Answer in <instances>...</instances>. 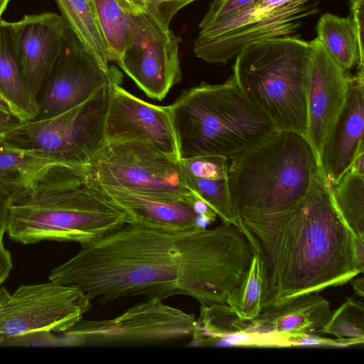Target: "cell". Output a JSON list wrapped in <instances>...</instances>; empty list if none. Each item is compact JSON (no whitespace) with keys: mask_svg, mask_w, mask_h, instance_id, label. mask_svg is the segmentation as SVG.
I'll list each match as a JSON object with an SVG mask.
<instances>
[{"mask_svg":"<svg viewBox=\"0 0 364 364\" xmlns=\"http://www.w3.org/2000/svg\"><path fill=\"white\" fill-rule=\"evenodd\" d=\"M254 253L247 235L231 223L170 231L129 222L81 245L49 279L103 304L125 296L185 295L200 306H228L235 312Z\"/></svg>","mask_w":364,"mask_h":364,"instance_id":"1","label":"cell"},{"mask_svg":"<svg viewBox=\"0 0 364 364\" xmlns=\"http://www.w3.org/2000/svg\"><path fill=\"white\" fill-rule=\"evenodd\" d=\"M332 190L322 173L296 205L240 219L242 231L256 240L266 264L262 309L343 285L363 273L354 257L353 234L336 207Z\"/></svg>","mask_w":364,"mask_h":364,"instance_id":"2","label":"cell"},{"mask_svg":"<svg viewBox=\"0 0 364 364\" xmlns=\"http://www.w3.org/2000/svg\"><path fill=\"white\" fill-rule=\"evenodd\" d=\"M8 192L6 232L25 245L42 240L83 245L131 221L90 187L86 166L51 164Z\"/></svg>","mask_w":364,"mask_h":364,"instance_id":"3","label":"cell"},{"mask_svg":"<svg viewBox=\"0 0 364 364\" xmlns=\"http://www.w3.org/2000/svg\"><path fill=\"white\" fill-rule=\"evenodd\" d=\"M322 173L318 154L305 136L274 131L228 166V191L239 221L296 205Z\"/></svg>","mask_w":364,"mask_h":364,"instance_id":"4","label":"cell"},{"mask_svg":"<svg viewBox=\"0 0 364 364\" xmlns=\"http://www.w3.org/2000/svg\"><path fill=\"white\" fill-rule=\"evenodd\" d=\"M179 159H232L276 131L242 92L232 74L221 84L201 82L169 105Z\"/></svg>","mask_w":364,"mask_h":364,"instance_id":"5","label":"cell"},{"mask_svg":"<svg viewBox=\"0 0 364 364\" xmlns=\"http://www.w3.org/2000/svg\"><path fill=\"white\" fill-rule=\"evenodd\" d=\"M309 63V41L294 36L267 38L246 46L236 56L232 74L277 130L305 136Z\"/></svg>","mask_w":364,"mask_h":364,"instance_id":"6","label":"cell"},{"mask_svg":"<svg viewBox=\"0 0 364 364\" xmlns=\"http://www.w3.org/2000/svg\"><path fill=\"white\" fill-rule=\"evenodd\" d=\"M109 85L60 114L26 120L7 132L9 146L70 166H86L106 144Z\"/></svg>","mask_w":364,"mask_h":364,"instance_id":"7","label":"cell"},{"mask_svg":"<svg viewBox=\"0 0 364 364\" xmlns=\"http://www.w3.org/2000/svg\"><path fill=\"white\" fill-rule=\"evenodd\" d=\"M90 181L127 191L178 198L197 196L180 161L141 141L106 143L86 166Z\"/></svg>","mask_w":364,"mask_h":364,"instance_id":"8","label":"cell"},{"mask_svg":"<svg viewBox=\"0 0 364 364\" xmlns=\"http://www.w3.org/2000/svg\"><path fill=\"white\" fill-rule=\"evenodd\" d=\"M193 314L171 307L159 298H148L120 316L105 320L82 318L63 332L67 346H130L152 345L193 336Z\"/></svg>","mask_w":364,"mask_h":364,"instance_id":"9","label":"cell"},{"mask_svg":"<svg viewBox=\"0 0 364 364\" xmlns=\"http://www.w3.org/2000/svg\"><path fill=\"white\" fill-rule=\"evenodd\" d=\"M91 302L80 289L53 281L21 285L0 306V336L63 333L83 318Z\"/></svg>","mask_w":364,"mask_h":364,"instance_id":"10","label":"cell"},{"mask_svg":"<svg viewBox=\"0 0 364 364\" xmlns=\"http://www.w3.org/2000/svg\"><path fill=\"white\" fill-rule=\"evenodd\" d=\"M181 42L145 11H134L124 51L117 63L148 97L161 101L181 78Z\"/></svg>","mask_w":364,"mask_h":364,"instance_id":"11","label":"cell"},{"mask_svg":"<svg viewBox=\"0 0 364 364\" xmlns=\"http://www.w3.org/2000/svg\"><path fill=\"white\" fill-rule=\"evenodd\" d=\"M122 77L113 65L109 70L103 69L66 26L60 52L38 93L35 118L53 117L75 107L102 87L120 84Z\"/></svg>","mask_w":364,"mask_h":364,"instance_id":"12","label":"cell"},{"mask_svg":"<svg viewBox=\"0 0 364 364\" xmlns=\"http://www.w3.org/2000/svg\"><path fill=\"white\" fill-rule=\"evenodd\" d=\"M105 137L106 143L144 141L180 161L170 107L146 102L125 90L120 84L109 85Z\"/></svg>","mask_w":364,"mask_h":364,"instance_id":"13","label":"cell"},{"mask_svg":"<svg viewBox=\"0 0 364 364\" xmlns=\"http://www.w3.org/2000/svg\"><path fill=\"white\" fill-rule=\"evenodd\" d=\"M310 63L305 136L320 158L325 139L346 100L349 74L316 38L309 41Z\"/></svg>","mask_w":364,"mask_h":364,"instance_id":"14","label":"cell"},{"mask_svg":"<svg viewBox=\"0 0 364 364\" xmlns=\"http://www.w3.org/2000/svg\"><path fill=\"white\" fill-rule=\"evenodd\" d=\"M65 31L62 17L55 13L25 15L13 22L19 70L36 103L41 85L60 52Z\"/></svg>","mask_w":364,"mask_h":364,"instance_id":"15","label":"cell"},{"mask_svg":"<svg viewBox=\"0 0 364 364\" xmlns=\"http://www.w3.org/2000/svg\"><path fill=\"white\" fill-rule=\"evenodd\" d=\"M318 293L298 296L278 306L263 308L246 331L258 346L288 347L300 336L315 334L331 315L330 304Z\"/></svg>","mask_w":364,"mask_h":364,"instance_id":"16","label":"cell"},{"mask_svg":"<svg viewBox=\"0 0 364 364\" xmlns=\"http://www.w3.org/2000/svg\"><path fill=\"white\" fill-rule=\"evenodd\" d=\"M364 68L349 75L343 106L323 143L320 161L323 175L334 186L364 150Z\"/></svg>","mask_w":364,"mask_h":364,"instance_id":"17","label":"cell"},{"mask_svg":"<svg viewBox=\"0 0 364 364\" xmlns=\"http://www.w3.org/2000/svg\"><path fill=\"white\" fill-rule=\"evenodd\" d=\"M89 185L102 197L123 210L133 222L144 226L170 231L200 229L191 198L161 197L105 186L87 178Z\"/></svg>","mask_w":364,"mask_h":364,"instance_id":"18","label":"cell"},{"mask_svg":"<svg viewBox=\"0 0 364 364\" xmlns=\"http://www.w3.org/2000/svg\"><path fill=\"white\" fill-rule=\"evenodd\" d=\"M318 11H308L249 22L211 36H198L193 43L196 56L210 63H225L235 58L247 45L267 38L291 36L304 19Z\"/></svg>","mask_w":364,"mask_h":364,"instance_id":"19","label":"cell"},{"mask_svg":"<svg viewBox=\"0 0 364 364\" xmlns=\"http://www.w3.org/2000/svg\"><path fill=\"white\" fill-rule=\"evenodd\" d=\"M316 31L317 38L344 70L348 72L355 66L364 68V42L351 15L341 17L325 13Z\"/></svg>","mask_w":364,"mask_h":364,"instance_id":"20","label":"cell"},{"mask_svg":"<svg viewBox=\"0 0 364 364\" xmlns=\"http://www.w3.org/2000/svg\"><path fill=\"white\" fill-rule=\"evenodd\" d=\"M66 26L105 70L111 65L93 0H55Z\"/></svg>","mask_w":364,"mask_h":364,"instance_id":"21","label":"cell"},{"mask_svg":"<svg viewBox=\"0 0 364 364\" xmlns=\"http://www.w3.org/2000/svg\"><path fill=\"white\" fill-rule=\"evenodd\" d=\"M0 91L21 112L26 120L37 115V105L26 87L19 70L13 22L0 20Z\"/></svg>","mask_w":364,"mask_h":364,"instance_id":"22","label":"cell"},{"mask_svg":"<svg viewBox=\"0 0 364 364\" xmlns=\"http://www.w3.org/2000/svg\"><path fill=\"white\" fill-rule=\"evenodd\" d=\"M109 62L122 58L129 35L130 14L138 11L126 0H93Z\"/></svg>","mask_w":364,"mask_h":364,"instance_id":"23","label":"cell"},{"mask_svg":"<svg viewBox=\"0 0 364 364\" xmlns=\"http://www.w3.org/2000/svg\"><path fill=\"white\" fill-rule=\"evenodd\" d=\"M60 164L6 144L0 140V186L6 191L23 186L47 166Z\"/></svg>","mask_w":364,"mask_h":364,"instance_id":"24","label":"cell"},{"mask_svg":"<svg viewBox=\"0 0 364 364\" xmlns=\"http://www.w3.org/2000/svg\"><path fill=\"white\" fill-rule=\"evenodd\" d=\"M332 193L347 227L353 234L364 237V175L348 170L333 186Z\"/></svg>","mask_w":364,"mask_h":364,"instance_id":"25","label":"cell"},{"mask_svg":"<svg viewBox=\"0 0 364 364\" xmlns=\"http://www.w3.org/2000/svg\"><path fill=\"white\" fill-rule=\"evenodd\" d=\"M311 0H258L242 13L200 29L198 36H211L251 21L308 11L315 6Z\"/></svg>","mask_w":364,"mask_h":364,"instance_id":"26","label":"cell"},{"mask_svg":"<svg viewBox=\"0 0 364 364\" xmlns=\"http://www.w3.org/2000/svg\"><path fill=\"white\" fill-rule=\"evenodd\" d=\"M181 166L189 188L215 211L222 222L233 224L241 230L239 219L230 198L228 178L196 176L182 164Z\"/></svg>","mask_w":364,"mask_h":364,"instance_id":"27","label":"cell"},{"mask_svg":"<svg viewBox=\"0 0 364 364\" xmlns=\"http://www.w3.org/2000/svg\"><path fill=\"white\" fill-rule=\"evenodd\" d=\"M318 333L335 336L343 346L363 344V304L352 297L347 298L337 310L331 313L328 322Z\"/></svg>","mask_w":364,"mask_h":364,"instance_id":"28","label":"cell"},{"mask_svg":"<svg viewBox=\"0 0 364 364\" xmlns=\"http://www.w3.org/2000/svg\"><path fill=\"white\" fill-rule=\"evenodd\" d=\"M267 279V268L260 252L255 251L252 264L235 311L242 321L254 319L262 309Z\"/></svg>","mask_w":364,"mask_h":364,"instance_id":"29","label":"cell"},{"mask_svg":"<svg viewBox=\"0 0 364 364\" xmlns=\"http://www.w3.org/2000/svg\"><path fill=\"white\" fill-rule=\"evenodd\" d=\"M228 159L223 156H206L180 160L193 175L210 178H228Z\"/></svg>","mask_w":364,"mask_h":364,"instance_id":"30","label":"cell"},{"mask_svg":"<svg viewBox=\"0 0 364 364\" xmlns=\"http://www.w3.org/2000/svg\"><path fill=\"white\" fill-rule=\"evenodd\" d=\"M258 0H213L199 23V28L232 18L252 6Z\"/></svg>","mask_w":364,"mask_h":364,"instance_id":"31","label":"cell"},{"mask_svg":"<svg viewBox=\"0 0 364 364\" xmlns=\"http://www.w3.org/2000/svg\"><path fill=\"white\" fill-rule=\"evenodd\" d=\"M196 0H146L145 12L161 27L169 29L171 19L183 7Z\"/></svg>","mask_w":364,"mask_h":364,"instance_id":"32","label":"cell"},{"mask_svg":"<svg viewBox=\"0 0 364 364\" xmlns=\"http://www.w3.org/2000/svg\"><path fill=\"white\" fill-rule=\"evenodd\" d=\"M10 207L9 192L0 186V249L4 248L3 236L6 231Z\"/></svg>","mask_w":364,"mask_h":364,"instance_id":"33","label":"cell"},{"mask_svg":"<svg viewBox=\"0 0 364 364\" xmlns=\"http://www.w3.org/2000/svg\"><path fill=\"white\" fill-rule=\"evenodd\" d=\"M25 121L15 114L0 109V140L10 130Z\"/></svg>","mask_w":364,"mask_h":364,"instance_id":"34","label":"cell"},{"mask_svg":"<svg viewBox=\"0 0 364 364\" xmlns=\"http://www.w3.org/2000/svg\"><path fill=\"white\" fill-rule=\"evenodd\" d=\"M12 267L10 252L4 247L0 249V286L9 277Z\"/></svg>","mask_w":364,"mask_h":364,"instance_id":"35","label":"cell"},{"mask_svg":"<svg viewBox=\"0 0 364 364\" xmlns=\"http://www.w3.org/2000/svg\"><path fill=\"white\" fill-rule=\"evenodd\" d=\"M353 253L360 270L364 271V237L353 234Z\"/></svg>","mask_w":364,"mask_h":364,"instance_id":"36","label":"cell"},{"mask_svg":"<svg viewBox=\"0 0 364 364\" xmlns=\"http://www.w3.org/2000/svg\"><path fill=\"white\" fill-rule=\"evenodd\" d=\"M0 109L15 114L16 115L20 116L22 117L24 120L22 114L18 110V109L12 104L4 95V94L0 91Z\"/></svg>","mask_w":364,"mask_h":364,"instance_id":"37","label":"cell"},{"mask_svg":"<svg viewBox=\"0 0 364 364\" xmlns=\"http://www.w3.org/2000/svg\"><path fill=\"white\" fill-rule=\"evenodd\" d=\"M349 170L355 173L364 175V150L358 153L354 159Z\"/></svg>","mask_w":364,"mask_h":364,"instance_id":"38","label":"cell"},{"mask_svg":"<svg viewBox=\"0 0 364 364\" xmlns=\"http://www.w3.org/2000/svg\"><path fill=\"white\" fill-rule=\"evenodd\" d=\"M356 293L358 296L363 297V290H364V279L363 277L358 279L353 278L349 281Z\"/></svg>","mask_w":364,"mask_h":364,"instance_id":"39","label":"cell"},{"mask_svg":"<svg viewBox=\"0 0 364 364\" xmlns=\"http://www.w3.org/2000/svg\"><path fill=\"white\" fill-rule=\"evenodd\" d=\"M138 11H145L146 0H126Z\"/></svg>","mask_w":364,"mask_h":364,"instance_id":"40","label":"cell"},{"mask_svg":"<svg viewBox=\"0 0 364 364\" xmlns=\"http://www.w3.org/2000/svg\"><path fill=\"white\" fill-rule=\"evenodd\" d=\"M9 0H0V20L4 11L6 10Z\"/></svg>","mask_w":364,"mask_h":364,"instance_id":"41","label":"cell"},{"mask_svg":"<svg viewBox=\"0 0 364 364\" xmlns=\"http://www.w3.org/2000/svg\"><path fill=\"white\" fill-rule=\"evenodd\" d=\"M6 338L2 336H0V344L3 343Z\"/></svg>","mask_w":364,"mask_h":364,"instance_id":"42","label":"cell"},{"mask_svg":"<svg viewBox=\"0 0 364 364\" xmlns=\"http://www.w3.org/2000/svg\"><path fill=\"white\" fill-rule=\"evenodd\" d=\"M349 1H352V0H348Z\"/></svg>","mask_w":364,"mask_h":364,"instance_id":"43","label":"cell"}]
</instances>
